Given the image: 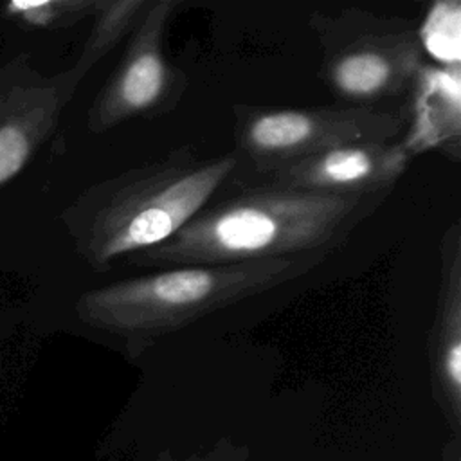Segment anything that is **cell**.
I'll use <instances>...</instances> for the list:
<instances>
[{"mask_svg":"<svg viewBox=\"0 0 461 461\" xmlns=\"http://www.w3.org/2000/svg\"><path fill=\"white\" fill-rule=\"evenodd\" d=\"M387 196H333L250 184L216 196L167 241L126 261L142 268H169L330 256Z\"/></svg>","mask_w":461,"mask_h":461,"instance_id":"6da1fadb","label":"cell"},{"mask_svg":"<svg viewBox=\"0 0 461 461\" xmlns=\"http://www.w3.org/2000/svg\"><path fill=\"white\" fill-rule=\"evenodd\" d=\"M236 151L202 157L189 144L94 185L70 221L81 256L99 270L157 247L189 223L238 175Z\"/></svg>","mask_w":461,"mask_h":461,"instance_id":"7a4b0ae2","label":"cell"},{"mask_svg":"<svg viewBox=\"0 0 461 461\" xmlns=\"http://www.w3.org/2000/svg\"><path fill=\"white\" fill-rule=\"evenodd\" d=\"M328 256L312 254L252 263L182 265L126 277L85 292L76 304L83 322L128 344L180 331L212 312L290 283Z\"/></svg>","mask_w":461,"mask_h":461,"instance_id":"3957f363","label":"cell"},{"mask_svg":"<svg viewBox=\"0 0 461 461\" xmlns=\"http://www.w3.org/2000/svg\"><path fill=\"white\" fill-rule=\"evenodd\" d=\"M321 77L344 106L378 108L411 92L423 63L418 25L366 9L313 13Z\"/></svg>","mask_w":461,"mask_h":461,"instance_id":"277c9868","label":"cell"},{"mask_svg":"<svg viewBox=\"0 0 461 461\" xmlns=\"http://www.w3.org/2000/svg\"><path fill=\"white\" fill-rule=\"evenodd\" d=\"M234 151L254 176L321 151L369 142H391L405 128L403 108L366 106H232Z\"/></svg>","mask_w":461,"mask_h":461,"instance_id":"5b68a950","label":"cell"},{"mask_svg":"<svg viewBox=\"0 0 461 461\" xmlns=\"http://www.w3.org/2000/svg\"><path fill=\"white\" fill-rule=\"evenodd\" d=\"M178 5L176 0H151L128 36L115 70L94 99L90 131L104 133L133 119L164 117L178 106L187 90V74L166 54L167 27Z\"/></svg>","mask_w":461,"mask_h":461,"instance_id":"8992f818","label":"cell"},{"mask_svg":"<svg viewBox=\"0 0 461 461\" xmlns=\"http://www.w3.org/2000/svg\"><path fill=\"white\" fill-rule=\"evenodd\" d=\"M411 160L403 142L348 144L281 166L254 184L333 196L380 194L394 189Z\"/></svg>","mask_w":461,"mask_h":461,"instance_id":"52a82bcc","label":"cell"},{"mask_svg":"<svg viewBox=\"0 0 461 461\" xmlns=\"http://www.w3.org/2000/svg\"><path fill=\"white\" fill-rule=\"evenodd\" d=\"M438 292L429 326L434 369L452 391L461 385V225L452 221L439 240Z\"/></svg>","mask_w":461,"mask_h":461,"instance_id":"ba28073f","label":"cell"},{"mask_svg":"<svg viewBox=\"0 0 461 461\" xmlns=\"http://www.w3.org/2000/svg\"><path fill=\"white\" fill-rule=\"evenodd\" d=\"M151 0H101L94 5V25L85 43L83 54L74 67L68 88L81 79L101 58H104L117 43L128 40Z\"/></svg>","mask_w":461,"mask_h":461,"instance_id":"9c48e42d","label":"cell"},{"mask_svg":"<svg viewBox=\"0 0 461 461\" xmlns=\"http://www.w3.org/2000/svg\"><path fill=\"white\" fill-rule=\"evenodd\" d=\"M459 29L461 5L457 0L436 2L418 27V38L423 54H430L441 67H459Z\"/></svg>","mask_w":461,"mask_h":461,"instance_id":"30bf717a","label":"cell"},{"mask_svg":"<svg viewBox=\"0 0 461 461\" xmlns=\"http://www.w3.org/2000/svg\"><path fill=\"white\" fill-rule=\"evenodd\" d=\"M54 113H43L27 124L14 122L0 126V185L22 171L38 135L50 126Z\"/></svg>","mask_w":461,"mask_h":461,"instance_id":"8fae6325","label":"cell"},{"mask_svg":"<svg viewBox=\"0 0 461 461\" xmlns=\"http://www.w3.org/2000/svg\"><path fill=\"white\" fill-rule=\"evenodd\" d=\"M92 0H43L22 2L14 0L5 5L7 14L18 16L32 27H50L56 23H72L94 11Z\"/></svg>","mask_w":461,"mask_h":461,"instance_id":"7c38bea8","label":"cell"}]
</instances>
